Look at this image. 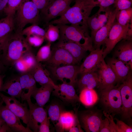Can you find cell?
<instances>
[{
	"label": "cell",
	"mask_w": 132,
	"mask_h": 132,
	"mask_svg": "<svg viewBox=\"0 0 132 132\" xmlns=\"http://www.w3.org/2000/svg\"><path fill=\"white\" fill-rule=\"evenodd\" d=\"M111 11L109 7L105 10L104 11L105 12V13L101 14V13H96L99 23L100 28L107 22Z\"/></svg>",
	"instance_id": "7bdbcfd3"
},
{
	"label": "cell",
	"mask_w": 132,
	"mask_h": 132,
	"mask_svg": "<svg viewBox=\"0 0 132 132\" xmlns=\"http://www.w3.org/2000/svg\"><path fill=\"white\" fill-rule=\"evenodd\" d=\"M21 58L28 68L29 71L35 66L38 63L35 56L33 53L31 51L25 53Z\"/></svg>",
	"instance_id": "d590c367"
},
{
	"label": "cell",
	"mask_w": 132,
	"mask_h": 132,
	"mask_svg": "<svg viewBox=\"0 0 132 132\" xmlns=\"http://www.w3.org/2000/svg\"><path fill=\"white\" fill-rule=\"evenodd\" d=\"M48 117L54 124L58 121L61 113L64 111L61 106L56 102H53L48 105L46 109Z\"/></svg>",
	"instance_id": "f546056e"
},
{
	"label": "cell",
	"mask_w": 132,
	"mask_h": 132,
	"mask_svg": "<svg viewBox=\"0 0 132 132\" xmlns=\"http://www.w3.org/2000/svg\"><path fill=\"white\" fill-rule=\"evenodd\" d=\"M36 82L41 86L49 84L53 87L54 89L58 88L50 77L48 71L44 69L40 63L38 62L35 66L29 71Z\"/></svg>",
	"instance_id": "cb8c5ba5"
},
{
	"label": "cell",
	"mask_w": 132,
	"mask_h": 132,
	"mask_svg": "<svg viewBox=\"0 0 132 132\" xmlns=\"http://www.w3.org/2000/svg\"><path fill=\"white\" fill-rule=\"evenodd\" d=\"M39 11L31 0H23L14 16L15 32L21 33L28 24H38Z\"/></svg>",
	"instance_id": "277c9868"
},
{
	"label": "cell",
	"mask_w": 132,
	"mask_h": 132,
	"mask_svg": "<svg viewBox=\"0 0 132 132\" xmlns=\"http://www.w3.org/2000/svg\"><path fill=\"white\" fill-rule=\"evenodd\" d=\"M98 3V6L99 9L97 12V13L104 12L107 8H109L111 5L114 4L115 0H96Z\"/></svg>",
	"instance_id": "b9f144b4"
},
{
	"label": "cell",
	"mask_w": 132,
	"mask_h": 132,
	"mask_svg": "<svg viewBox=\"0 0 132 132\" xmlns=\"http://www.w3.org/2000/svg\"><path fill=\"white\" fill-rule=\"evenodd\" d=\"M69 132H83L84 131L82 128H79L76 126H73L68 131Z\"/></svg>",
	"instance_id": "681fc988"
},
{
	"label": "cell",
	"mask_w": 132,
	"mask_h": 132,
	"mask_svg": "<svg viewBox=\"0 0 132 132\" xmlns=\"http://www.w3.org/2000/svg\"><path fill=\"white\" fill-rule=\"evenodd\" d=\"M99 132H110L109 121L106 117L102 121Z\"/></svg>",
	"instance_id": "7dc6e473"
},
{
	"label": "cell",
	"mask_w": 132,
	"mask_h": 132,
	"mask_svg": "<svg viewBox=\"0 0 132 132\" xmlns=\"http://www.w3.org/2000/svg\"><path fill=\"white\" fill-rule=\"evenodd\" d=\"M0 97L7 107L13 113L27 125L30 117L28 104L21 103L16 98L8 96L0 92Z\"/></svg>",
	"instance_id": "30bf717a"
},
{
	"label": "cell",
	"mask_w": 132,
	"mask_h": 132,
	"mask_svg": "<svg viewBox=\"0 0 132 132\" xmlns=\"http://www.w3.org/2000/svg\"><path fill=\"white\" fill-rule=\"evenodd\" d=\"M5 122L0 115V129Z\"/></svg>",
	"instance_id": "f907efd6"
},
{
	"label": "cell",
	"mask_w": 132,
	"mask_h": 132,
	"mask_svg": "<svg viewBox=\"0 0 132 132\" xmlns=\"http://www.w3.org/2000/svg\"><path fill=\"white\" fill-rule=\"evenodd\" d=\"M45 31L37 24H33L24 28L21 32L23 35L26 36L32 35H36L44 37Z\"/></svg>",
	"instance_id": "836d02e7"
},
{
	"label": "cell",
	"mask_w": 132,
	"mask_h": 132,
	"mask_svg": "<svg viewBox=\"0 0 132 132\" xmlns=\"http://www.w3.org/2000/svg\"><path fill=\"white\" fill-rule=\"evenodd\" d=\"M14 29V16H6L0 20V41L11 33Z\"/></svg>",
	"instance_id": "f1b7e54d"
},
{
	"label": "cell",
	"mask_w": 132,
	"mask_h": 132,
	"mask_svg": "<svg viewBox=\"0 0 132 132\" xmlns=\"http://www.w3.org/2000/svg\"><path fill=\"white\" fill-rule=\"evenodd\" d=\"M117 23L122 26L132 23V8L118 10L116 15Z\"/></svg>",
	"instance_id": "4dcf8cb0"
},
{
	"label": "cell",
	"mask_w": 132,
	"mask_h": 132,
	"mask_svg": "<svg viewBox=\"0 0 132 132\" xmlns=\"http://www.w3.org/2000/svg\"><path fill=\"white\" fill-rule=\"evenodd\" d=\"M107 64L115 73L117 79V84L119 86L126 78L131 70L130 67L127 64L114 57L110 58Z\"/></svg>",
	"instance_id": "7402d4cb"
},
{
	"label": "cell",
	"mask_w": 132,
	"mask_h": 132,
	"mask_svg": "<svg viewBox=\"0 0 132 132\" xmlns=\"http://www.w3.org/2000/svg\"><path fill=\"white\" fill-rule=\"evenodd\" d=\"M51 43L48 42L46 44L39 49L35 56L38 62H45L48 60L51 54Z\"/></svg>",
	"instance_id": "1f68e13d"
},
{
	"label": "cell",
	"mask_w": 132,
	"mask_h": 132,
	"mask_svg": "<svg viewBox=\"0 0 132 132\" xmlns=\"http://www.w3.org/2000/svg\"><path fill=\"white\" fill-rule=\"evenodd\" d=\"M100 83L98 88L99 91L114 86L117 83L116 77L110 66L102 58L97 67Z\"/></svg>",
	"instance_id": "4fadbf2b"
},
{
	"label": "cell",
	"mask_w": 132,
	"mask_h": 132,
	"mask_svg": "<svg viewBox=\"0 0 132 132\" xmlns=\"http://www.w3.org/2000/svg\"><path fill=\"white\" fill-rule=\"evenodd\" d=\"M118 10L116 8L113 10H111L106 23L97 32L91 39L94 44L93 46L94 49L100 48L101 45L105 44L109 32L116 20V14Z\"/></svg>",
	"instance_id": "2e32d148"
},
{
	"label": "cell",
	"mask_w": 132,
	"mask_h": 132,
	"mask_svg": "<svg viewBox=\"0 0 132 132\" xmlns=\"http://www.w3.org/2000/svg\"><path fill=\"white\" fill-rule=\"evenodd\" d=\"M132 23L122 26L115 21L105 43L106 47L104 49L103 58L112 50L116 44L123 39L132 40Z\"/></svg>",
	"instance_id": "8992f818"
},
{
	"label": "cell",
	"mask_w": 132,
	"mask_h": 132,
	"mask_svg": "<svg viewBox=\"0 0 132 132\" xmlns=\"http://www.w3.org/2000/svg\"><path fill=\"white\" fill-rule=\"evenodd\" d=\"M50 121L49 118L48 116L46 117L40 125L38 132H50Z\"/></svg>",
	"instance_id": "f6af8a7d"
},
{
	"label": "cell",
	"mask_w": 132,
	"mask_h": 132,
	"mask_svg": "<svg viewBox=\"0 0 132 132\" xmlns=\"http://www.w3.org/2000/svg\"><path fill=\"white\" fill-rule=\"evenodd\" d=\"M54 45L66 50L72 56L77 64L81 61L88 51L84 47L76 43L60 38Z\"/></svg>",
	"instance_id": "d6986e66"
},
{
	"label": "cell",
	"mask_w": 132,
	"mask_h": 132,
	"mask_svg": "<svg viewBox=\"0 0 132 132\" xmlns=\"http://www.w3.org/2000/svg\"><path fill=\"white\" fill-rule=\"evenodd\" d=\"M78 107L74 109L75 112L64 111L57 121L54 124L56 131L63 132L68 131L75 124L79 122L78 115Z\"/></svg>",
	"instance_id": "e0dca14e"
},
{
	"label": "cell",
	"mask_w": 132,
	"mask_h": 132,
	"mask_svg": "<svg viewBox=\"0 0 132 132\" xmlns=\"http://www.w3.org/2000/svg\"><path fill=\"white\" fill-rule=\"evenodd\" d=\"M99 98L103 111L114 116L120 114L122 101L119 86H115L100 91Z\"/></svg>",
	"instance_id": "5b68a950"
},
{
	"label": "cell",
	"mask_w": 132,
	"mask_h": 132,
	"mask_svg": "<svg viewBox=\"0 0 132 132\" xmlns=\"http://www.w3.org/2000/svg\"><path fill=\"white\" fill-rule=\"evenodd\" d=\"M31 51V46L21 33H11L1 41L0 57L3 65L11 66L21 58L25 53Z\"/></svg>",
	"instance_id": "6da1fadb"
},
{
	"label": "cell",
	"mask_w": 132,
	"mask_h": 132,
	"mask_svg": "<svg viewBox=\"0 0 132 132\" xmlns=\"http://www.w3.org/2000/svg\"><path fill=\"white\" fill-rule=\"evenodd\" d=\"M50 56L46 62L47 66L57 67L77 64L71 55L65 49L54 45L51 47Z\"/></svg>",
	"instance_id": "8fae6325"
},
{
	"label": "cell",
	"mask_w": 132,
	"mask_h": 132,
	"mask_svg": "<svg viewBox=\"0 0 132 132\" xmlns=\"http://www.w3.org/2000/svg\"><path fill=\"white\" fill-rule=\"evenodd\" d=\"M97 6L96 0H75L74 5L64 14L48 24H76L88 27V19L93 8Z\"/></svg>",
	"instance_id": "7a4b0ae2"
},
{
	"label": "cell",
	"mask_w": 132,
	"mask_h": 132,
	"mask_svg": "<svg viewBox=\"0 0 132 132\" xmlns=\"http://www.w3.org/2000/svg\"><path fill=\"white\" fill-rule=\"evenodd\" d=\"M23 0H8L7 6L4 11L6 16H14L17 9Z\"/></svg>",
	"instance_id": "8d00e7d4"
},
{
	"label": "cell",
	"mask_w": 132,
	"mask_h": 132,
	"mask_svg": "<svg viewBox=\"0 0 132 132\" xmlns=\"http://www.w3.org/2000/svg\"><path fill=\"white\" fill-rule=\"evenodd\" d=\"M54 89L53 87L49 84L41 86L39 88L37 87L31 97L35 99L36 103L37 105L44 107L49 100L51 94Z\"/></svg>",
	"instance_id": "484cf974"
},
{
	"label": "cell",
	"mask_w": 132,
	"mask_h": 132,
	"mask_svg": "<svg viewBox=\"0 0 132 132\" xmlns=\"http://www.w3.org/2000/svg\"><path fill=\"white\" fill-rule=\"evenodd\" d=\"M19 78L22 89L21 98L22 101H26L37 88L36 82L29 71L22 73Z\"/></svg>",
	"instance_id": "44dd1931"
},
{
	"label": "cell",
	"mask_w": 132,
	"mask_h": 132,
	"mask_svg": "<svg viewBox=\"0 0 132 132\" xmlns=\"http://www.w3.org/2000/svg\"><path fill=\"white\" fill-rule=\"evenodd\" d=\"M29 108L30 117L27 127L34 132H38L40 125L48 116L46 109L34 103L31 99L26 100Z\"/></svg>",
	"instance_id": "7c38bea8"
},
{
	"label": "cell",
	"mask_w": 132,
	"mask_h": 132,
	"mask_svg": "<svg viewBox=\"0 0 132 132\" xmlns=\"http://www.w3.org/2000/svg\"><path fill=\"white\" fill-rule=\"evenodd\" d=\"M104 47L97 48L90 51L80 66L79 74H81L97 68V67L103 58Z\"/></svg>",
	"instance_id": "ffe728a7"
},
{
	"label": "cell",
	"mask_w": 132,
	"mask_h": 132,
	"mask_svg": "<svg viewBox=\"0 0 132 132\" xmlns=\"http://www.w3.org/2000/svg\"><path fill=\"white\" fill-rule=\"evenodd\" d=\"M58 85V88L52 92L54 95L64 102L75 104L80 102L74 87L65 81Z\"/></svg>",
	"instance_id": "ac0fdd59"
},
{
	"label": "cell",
	"mask_w": 132,
	"mask_h": 132,
	"mask_svg": "<svg viewBox=\"0 0 132 132\" xmlns=\"http://www.w3.org/2000/svg\"><path fill=\"white\" fill-rule=\"evenodd\" d=\"M2 84V79L1 76H0V90Z\"/></svg>",
	"instance_id": "f5cc1de1"
},
{
	"label": "cell",
	"mask_w": 132,
	"mask_h": 132,
	"mask_svg": "<svg viewBox=\"0 0 132 132\" xmlns=\"http://www.w3.org/2000/svg\"><path fill=\"white\" fill-rule=\"evenodd\" d=\"M8 0H0V14L4 11L7 6Z\"/></svg>",
	"instance_id": "c3c4849f"
},
{
	"label": "cell",
	"mask_w": 132,
	"mask_h": 132,
	"mask_svg": "<svg viewBox=\"0 0 132 132\" xmlns=\"http://www.w3.org/2000/svg\"><path fill=\"white\" fill-rule=\"evenodd\" d=\"M3 64L2 63L0 58V72L1 71V70L3 68Z\"/></svg>",
	"instance_id": "816d5d0a"
},
{
	"label": "cell",
	"mask_w": 132,
	"mask_h": 132,
	"mask_svg": "<svg viewBox=\"0 0 132 132\" xmlns=\"http://www.w3.org/2000/svg\"><path fill=\"white\" fill-rule=\"evenodd\" d=\"M47 30L45 31V39L51 43L58 40L60 38V31L59 27L56 24H48Z\"/></svg>",
	"instance_id": "d6a6232c"
},
{
	"label": "cell",
	"mask_w": 132,
	"mask_h": 132,
	"mask_svg": "<svg viewBox=\"0 0 132 132\" xmlns=\"http://www.w3.org/2000/svg\"><path fill=\"white\" fill-rule=\"evenodd\" d=\"M116 122V124L117 132H132V127L129 126L122 121L115 118L114 119Z\"/></svg>",
	"instance_id": "60d3db41"
},
{
	"label": "cell",
	"mask_w": 132,
	"mask_h": 132,
	"mask_svg": "<svg viewBox=\"0 0 132 132\" xmlns=\"http://www.w3.org/2000/svg\"><path fill=\"white\" fill-rule=\"evenodd\" d=\"M81 128L87 132H99L102 113L98 110L88 109L78 112Z\"/></svg>",
	"instance_id": "ba28073f"
},
{
	"label": "cell",
	"mask_w": 132,
	"mask_h": 132,
	"mask_svg": "<svg viewBox=\"0 0 132 132\" xmlns=\"http://www.w3.org/2000/svg\"><path fill=\"white\" fill-rule=\"evenodd\" d=\"M73 0H55L41 13L44 21L48 24L52 19L62 16L70 7Z\"/></svg>",
	"instance_id": "9a60e30c"
},
{
	"label": "cell",
	"mask_w": 132,
	"mask_h": 132,
	"mask_svg": "<svg viewBox=\"0 0 132 132\" xmlns=\"http://www.w3.org/2000/svg\"><path fill=\"white\" fill-rule=\"evenodd\" d=\"M47 70L54 78L62 82L66 78L70 80L69 83L74 87L77 81V76L79 74L80 66L76 64L63 65L62 66L51 67L47 66Z\"/></svg>",
	"instance_id": "9c48e42d"
},
{
	"label": "cell",
	"mask_w": 132,
	"mask_h": 132,
	"mask_svg": "<svg viewBox=\"0 0 132 132\" xmlns=\"http://www.w3.org/2000/svg\"><path fill=\"white\" fill-rule=\"evenodd\" d=\"M131 70L121 84L119 86L122 101L120 114L122 120H126L130 123L132 122V76Z\"/></svg>",
	"instance_id": "52a82bcc"
},
{
	"label": "cell",
	"mask_w": 132,
	"mask_h": 132,
	"mask_svg": "<svg viewBox=\"0 0 132 132\" xmlns=\"http://www.w3.org/2000/svg\"><path fill=\"white\" fill-rule=\"evenodd\" d=\"M1 42V41H0V47Z\"/></svg>",
	"instance_id": "db71d44e"
},
{
	"label": "cell",
	"mask_w": 132,
	"mask_h": 132,
	"mask_svg": "<svg viewBox=\"0 0 132 132\" xmlns=\"http://www.w3.org/2000/svg\"><path fill=\"white\" fill-rule=\"evenodd\" d=\"M45 38L41 36L32 35L26 36V39L28 44L31 46L39 47L43 43Z\"/></svg>",
	"instance_id": "74e56055"
},
{
	"label": "cell",
	"mask_w": 132,
	"mask_h": 132,
	"mask_svg": "<svg viewBox=\"0 0 132 132\" xmlns=\"http://www.w3.org/2000/svg\"><path fill=\"white\" fill-rule=\"evenodd\" d=\"M88 27L91 30V38L94 37L97 32L100 28L99 23L97 14H95L88 18L87 22Z\"/></svg>",
	"instance_id": "e575fe53"
},
{
	"label": "cell",
	"mask_w": 132,
	"mask_h": 132,
	"mask_svg": "<svg viewBox=\"0 0 132 132\" xmlns=\"http://www.w3.org/2000/svg\"><path fill=\"white\" fill-rule=\"evenodd\" d=\"M114 55V57L127 64L132 59V40H122L116 47Z\"/></svg>",
	"instance_id": "d4e9b609"
},
{
	"label": "cell",
	"mask_w": 132,
	"mask_h": 132,
	"mask_svg": "<svg viewBox=\"0 0 132 132\" xmlns=\"http://www.w3.org/2000/svg\"><path fill=\"white\" fill-rule=\"evenodd\" d=\"M80 92V102L86 107L93 106L99 99V96L94 89L85 88Z\"/></svg>",
	"instance_id": "83f0119b"
},
{
	"label": "cell",
	"mask_w": 132,
	"mask_h": 132,
	"mask_svg": "<svg viewBox=\"0 0 132 132\" xmlns=\"http://www.w3.org/2000/svg\"><path fill=\"white\" fill-rule=\"evenodd\" d=\"M3 103L2 100L0 102V115L12 132H33L29 128L24 126L20 121V119L5 105H3Z\"/></svg>",
	"instance_id": "5bb4252c"
},
{
	"label": "cell",
	"mask_w": 132,
	"mask_h": 132,
	"mask_svg": "<svg viewBox=\"0 0 132 132\" xmlns=\"http://www.w3.org/2000/svg\"><path fill=\"white\" fill-rule=\"evenodd\" d=\"M14 65L17 70L21 74L29 71L28 68L22 58L17 61Z\"/></svg>",
	"instance_id": "ee69618b"
},
{
	"label": "cell",
	"mask_w": 132,
	"mask_h": 132,
	"mask_svg": "<svg viewBox=\"0 0 132 132\" xmlns=\"http://www.w3.org/2000/svg\"><path fill=\"white\" fill-rule=\"evenodd\" d=\"M105 117L108 119L110 123V132H117L116 124L114 121V116L108 114L105 112L103 111Z\"/></svg>",
	"instance_id": "bcb514c9"
},
{
	"label": "cell",
	"mask_w": 132,
	"mask_h": 132,
	"mask_svg": "<svg viewBox=\"0 0 132 132\" xmlns=\"http://www.w3.org/2000/svg\"><path fill=\"white\" fill-rule=\"evenodd\" d=\"M41 13L55 0H31Z\"/></svg>",
	"instance_id": "f35d334b"
},
{
	"label": "cell",
	"mask_w": 132,
	"mask_h": 132,
	"mask_svg": "<svg viewBox=\"0 0 132 132\" xmlns=\"http://www.w3.org/2000/svg\"><path fill=\"white\" fill-rule=\"evenodd\" d=\"M60 31V38L76 43L91 51L94 49L90 36L88 27L84 25L71 24H57Z\"/></svg>",
	"instance_id": "3957f363"
},
{
	"label": "cell",
	"mask_w": 132,
	"mask_h": 132,
	"mask_svg": "<svg viewBox=\"0 0 132 132\" xmlns=\"http://www.w3.org/2000/svg\"><path fill=\"white\" fill-rule=\"evenodd\" d=\"M114 6L118 10L131 7L132 0H115Z\"/></svg>",
	"instance_id": "ab89813d"
},
{
	"label": "cell",
	"mask_w": 132,
	"mask_h": 132,
	"mask_svg": "<svg viewBox=\"0 0 132 132\" xmlns=\"http://www.w3.org/2000/svg\"><path fill=\"white\" fill-rule=\"evenodd\" d=\"M0 91L4 92L10 97L20 99L22 92L19 77L12 78L2 84Z\"/></svg>",
	"instance_id": "4316f807"
},
{
	"label": "cell",
	"mask_w": 132,
	"mask_h": 132,
	"mask_svg": "<svg viewBox=\"0 0 132 132\" xmlns=\"http://www.w3.org/2000/svg\"><path fill=\"white\" fill-rule=\"evenodd\" d=\"M97 69L81 74V77L76 83L80 92L85 88L89 89L98 88L100 80Z\"/></svg>",
	"instance_id": "603a6c76"
}]
</instances>
